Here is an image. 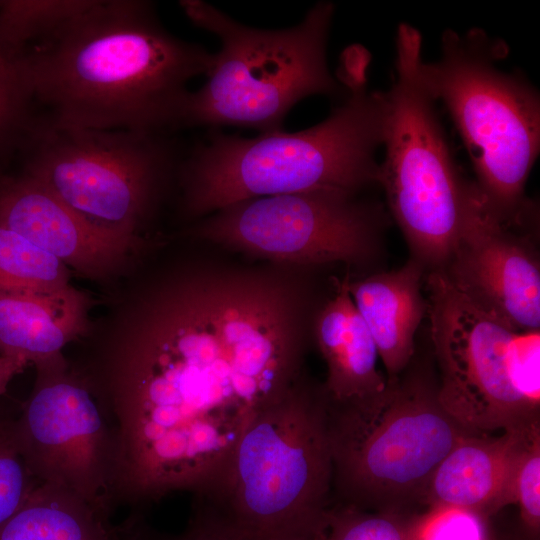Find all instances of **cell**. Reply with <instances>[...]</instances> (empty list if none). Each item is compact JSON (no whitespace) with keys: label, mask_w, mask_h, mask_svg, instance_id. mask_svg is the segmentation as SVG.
Returning <instances> with one entry per match:
<instances>
[{"label":"cell","mask_w":540,"mask_h":540,"mask_svg":"<svg viewBox=\"0 0 540 540\" xmlns=\"http://www.w3.org/2000/svg\"><path fill=\"white\" fill-rule=\"evenodd\" d=\"M308 287L275 271L203 269L154 294L105 356L115 499L140 508L224 476L254 419L303 375Z\"/></svg>","instance_id":"6da1fadb"},{"label":"cell","mask_w":540,"mask_h":540,"mask_svg":"<svg viewBox=\"0 0 540 540\" xmlns=\"http://www.w3.org/2000/svg\"><path fill=\"white\" fill-rule=\"evenodd\" d=\"M212 62L213 53L173 36L140 0H86L23 52L48 123L162 135L182 128L187 85Z\"/></svg>","instance_id":"7a4b0ae2"},{"label":"cell","mask_w":540,"mask_h":540,"mask_svg":"<svg viewBox=\"0 0 540 540\" xmlns=\"http://www.w3.org/2000/svg\"><path fill=\"white\" fill-rule=\"evenodd\" d=\"M369 53H343L339 79L346 98L317 125L255 138L212 133L180 164L184 209L191 216L244 200L316 190L358 192L378 184L383 92L368 89Z\"/></svg>","instance_id":"3957f363"},{"label":"cell","mask_w":540,"mask_h":540,"mask_svg":"<svg viewBox=\"0 0 540 540\" xmlns=\"http://www.w3.org/2000/svg\"><path fill=\"white\" fill-rule=\"evenodd\" d=\"M193 496L247 540H308L326 532L332 458L323 385L303 374L250 424L221 480Z\"/></svg>","instance_id":"277c9868"},{"label":"cell","mask_w":540,"mask_h":540,"mask_svg":"<svg viewBox=\"0 0 540 540\" xmlns=\"http://www.w3.org/2000/svg\"><path fill=\"white\" fill-rule=\"evenodd\" d=\"M328 433L332 506L397 512L425 505L438 465L474 434L443 408L438 385L416 374L372 395L328 399Z\"/></svg>","instance_id":"5b68a950"},{"label":"cell","mask_w":540,"mask_h":540,"mask_svg":"<svg viewBox=\"0 0 540 540\" xmlns=\"http://www.w3.org/2000/svg\"><path fill=\"white\" fill-rule=\"evenodd\" d=\"M180 6L194 25L220 40L207 81L188 96L182 128L239 126L261 134L276 132L302 99L341 91L327 64L331 2H318L298 25L278 30L245 26L200 0H183Z\"/></svg>","instance_id":"8992f818"},{"label":"cell","mask_w":540,"mask_h":540,"mask_svg":"<svg viewBox=\"0 0 540 540\" xmlns=\"http://www.w3.org/2000/svg\"><path fill=\"white\" fill-rule=\"evenodd\" d=\"M503 42L482 30L447 29L436 62L421 63L435 100L446 106L471 159L480 193L501 218L531 211L525 185L540 147V100L519 74L504 72Z\"/></svg>","instance_id":"52a82bcc"},{"label":"cell","mask_w":540,"mask_h":540,"mask_svg":"<svg viewBox=\"0 0 540 540\" xmlns=\"http://www.w3.org/2000/svg\"><path fill=\"white\" fill-rule=\"evenodd\" d=\"M422 37L409 24L397 30L395 74L383 92L385 157L378 184L412 252L429 272L447 263L460 229L464 180L421 75Z\"/></svg>","instance_id":"ba28073f"},{"label":"cell","mask_w":540,"mask_h":540,"mask_svg":"<svg viewBox=\"0 0 540 540\" xmlns=\"http://www.w3.org/2000/svg\"><path fill=\"white\" fill-rule=\"evenodd\" d=\"M427 287L443 408L474 434L538 421L539 330H514L473 304L440 271L428 273Z\"/></svg>","instance_id":"9c48e42d"},{"label":"cell","mask_w":540,"mask_h":540,"mask_svg":"<svg viewBox=\"0 0 540 540\" xmlns=\"http://www.w3.org/2000/svg\"><path fill=\"white\" fill-rule=\"evenodd\" d=\"M21 151L23 173L93 226L131 239L180 167L167 135L60 127L41 117Z\"/></svg>","instance_id":"30bf717a"},{"label":"cell","mask_w":540,"mask_h":540,"mask_svg":"<svg viewBox=\"0 0 540 540\" xmlns=\"http://www.w3.org/2000/svg\"><path fill=\"white\" fill-rule=\"evenodd\" d=\"M381 225L382 212L356 192L316 190L231 204L193 234L285 263L360 264L375 255Z\"/></svg>","instance_id":"8fae6325"},{"label":"cell","mask_w":540,"mask_h":540,"mask_svg":"<svg viewBox=\"0 0 540 540\" xmlns=\"http://www.w3.org/2000/svg\"><path fill=\"white\" fill-rule=\"evenodd\" d=\"M16 427L39 483L63 487L107 515L115 503L116 437L97 390L65 373L64 360L37 367Z\"/></svg>","instance_id":"7c38bea8"},{"label":"cell","mask_w":540,"mask_h":540,"mask_svg":"<svg viewBox=\"0 0 540 540\" xmlns=\"http://www.w3.org/2000/svg\"><path fill=\"white\" fill-rule=\"evenodd\" d=\"M529 216L507 220L486 203L475 182H464L459 233L440 270L467 299L517 331L540 328V262Z\"/></svg>","instance_id":"4fadbf2b"},{"label":"cell","mask_w":540,"mask_h":540,"mask_svg":"<svg viewBox=\"0 0 540 540\" xmlns=\"http://www.w3.org/2000/svg\"><path fill=\"white\" fill-rule=\"evenodd\" d=\"M0 225L89 276L113 269L133 244L93 226L23 172L0 177Z\"/></svg>","instance_id":"5bb4252c"},{"label":"cell","mask_w":540,"mask_h":540,"mask_svg":"<svg viewBox=\"0 0 540 540\" xmlns=\"http://www.w3.org/2000/svg\"><path fill=\"white\" fill-rule=\"evenodd\" d=\"M529 425L499 436L472 434L462 439L435 470L425 505L460 509L483 518L513 504L514 467Z\"/></svg>","instance_id":"9a60e30c"},{"label":"cell","mask_w":540,"mask_h":540,"mask_svg":"<svg viewBox=\"0 0 540 540\" xmlns=\"http://www.w3.org/2000/svg\"><path fill=\"white\" fill-rule=\"evenodd\" d=\"M425 271L411 258L399 269L349 280L351 297L374 339L387 381L398 378L414 354V337L428 311L421 293Z\"/></svg>","instance_id":"2e32d148"},{"label":"cell","mask_w":540,"mask_h":540,"mask_svg":"<svg viewBox=\"0 0 540 540\" xmlns=\"http://www.w3.org/2000/svg\"><path fill=\"white\" fill-rule=\"evenodd\" d=\"M349 276L335 280L333 293L316 312L313 333L327 365L323 385L331 401L375 394L387 384L378 370V350L349 291Z\"/></svg>","instance_id":"e0dca14e"},{"label":"cell","mask_w":540,"mask_h":540,"mask_svg":"<svg viewBox=\"0 0 540 540\" xmlns=\"http://www.w3.org/2000/svg\"><path fill=\"white\" fill-rule=\"evenodd\" d=\"M88 299L71 285L51 291L0 292V355L37 367L63 360L66 344L85 331Z\"/></svg>","instance_id":"ac0fdd59"},{"label":"cell","mask_w":540,"mask_h":540,"mask_svg":"<svg viewBox=\"0 0 540 540\" xmlns=\"http://www.w3.org/2000/svg\"><path fill=\"white\" fill-rule=\"evenodd\" d=\"M0 540H121L109 515L73 492L39 483L0 526Z\"/></svg>","instance_id":"d6986e66"},{"label":"cell","mask_w":540,"mask_h":540,"mask_svg":"<svg viewBox=\"0 0 540 540\" xmlns=\"http://www.w3.org/2000/svg\"><path fill=\"white\" fill-rule=\"evenodd\" d=\"M68 286L65 264L0 225V292L51 291Z\"/></svg>","instance_id":"ffe728a7"},{"label":"cell","mask_w":540,"mask_h":540,"mask_svg":"<svg viewBox=\"0 0 540 540\" xmlns=\"http://www.w3.org/2000/svg\"><path fill=\"white\" fill-rule=\"evenodd\" d=\"M38 118L23 53L0 42V160L22 150Z\"/></svg>","instance_id":"44dd1931"},{"label":"cell","mask_w":540,"mask_h":540,"mask_svg":"<svg viewBox=\"0 0 540 540\" xmlns=\"http://www.w3.org/2000/svg\"><path fill=\"white\" fill-rule=\"evenodd\" d=\"M86 0L0 1V42L23 53L78 11Z\"/></svg>","instance_id":"7402d4cb"},{"label":"cell","mask_w":540,"mask_h":540,"mask_svg":"<svg viewBox=\"0 0 540 540\" xmlns=\"http://www.w3.org/2000/svg\"><path fill=\"white\" fill-rule=\"evenodd\" d=\"M423 514L333 505L328 530L332 540H419Z\"/></svg>","instance_id":"603a6c76"},{"label":"cell","mask_w":540,"mask_h":540,"mask_svg":"<svg viewBox=\"0 0 540 540\" xmlns=\"http://www.w3.org/2000/svg\"><path fill=\"white\" fill-rule=\"evenodd\" d=\"M38 484L22 452L16 418L0 415V526Z\"/></svg>","instance_id":"cb8c5ba5"},{"label":"cell","mask_w":540,"mask_h":540,"mask_svg":"<svg viewBox=\"0 0 540 540\" xmlns=\"http://www.w3.org/2000/svg\"><path fill=\"white\" fill-rule=\"evenodd\" d=\"M513 504H518L526 527L537 533L540 526V421L529 425L512 477Z\"/></svg>","instance_id":"d4e9b609"},{"label":"cell","mask_w":540,"mask_h":540,"mask_svg":"<svg viewBox=\"0 0 540 540\" xmlns=\"http://www.w3.org/2000/svg\"><path fill=\"white\" fill-rule=\"evenodd\" d=\"M117 530L121 540H247L197 498H193L186 529L178 535L155 531L144 522L139 512L128 518Z\"/></svg>","instance_id":"484cf974"},{"label":"cell","mask_w":540,"mask_h":540,"mask_svg":"<svg viewBox=\"0 0 540 540\" xmlns=\"http://www.w3.org/2000/svg\"><path fill=\"white\" fill-rule=\"evenodd\" d=\"M480 516L455 508L428 509L419 540H486Z\"/></svg>","instance_id":"4316f807"},{"label":"cell","mask_w":540,"mask_h":540,"mask_svg":"<svg viewBox=\"0 0 540 540\" xmlns=\"http://www.w3.org/2000/svg\"><path fill=\"white\" fill-rule=\"evenodd\" d=\"M26 358L15 355H0V396L5 393L12 379L28 365Z\"/></svg>","instance_id":"83f0119b"},{"label":"cell","mask_w":540,"mask_h":540,"mask_svg":"<svg viewBox=\"0 0 540 540\" xmlns=\"http://www.w3.org/2000/svg\"><path fill=\"white\" fill-rule=\"evenodd\" d=\"M329 529V528H328ZM308 540H332L330 534H329V530H327L326 532L324 533H321L315 537H312Z\"/></svg>","instance_id":"f1b7e54d"}]
</instances>
